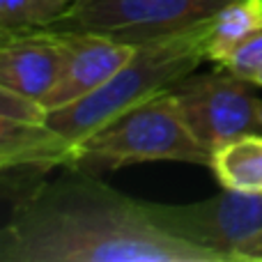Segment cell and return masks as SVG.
<instances>
[{
  "label": "cell",
  "instance_id": "6da1fadb",
  "mask_svg": "<svg viewBox=\"0 0 262 262\" xmlns=\"http://www.w3.org/2000/svg\"><path fill=\"white\" fill-rule=\"evenodd\" d=\"M0 262H221L157 226L149 203L67 168L16 200L0 232Z\"/></svg>",
  "mask_w": 262,
  "mask_h": 262
},
{
  "label": "cell",
  "instance_id": "7a4b0ae2",
  "mask_svg": "<svg viewBox=\"0 0 262 262\" xmlns=\"http://www.w3.org/2000/svg\"><path fill=\"white\" fill-rule=\"evenodd\" d=\"M207 21H200L198 26L186 28L177 35L138 46L134 58L99 90L69 106L49 111V127L78 147L83 138L104 124L170 90L177 81L193 74L205 60Z\"/></svg>",
  "mask_w": 262,
  "mask_h": 262
},
{
  "label": "cell",
  "instance_id": "3957f363",
  "mask_svg": "<svg viewBox=\"0 0 262 262\" xmlns=\"http://www.w3.org/2000/svg\"><path fill=\"white\" fill-rule=\"evenodd\" d=\"M147 161L212 166V152L191 134L168 90L83 138L74 168L101 172Z\"/></svg>",
  "mask_w": 262,
  "mask_h": 262
},
{
  "label": "cell",
  "instance_id": "277c9868",
  "mask_svg": "<svg viewBox=\"0 0 262 262\" xmlns=\"http://www.w3.org/2000/svg\"><path fill=\"white\" fill-rule=\"evenodd\" d=\"M230 0H78L44 30L92 32L131 46L198 26Z\"/></svg>",
  "mask_w": 262,
  "mask_h": 262
},
{
  "label": "cell",
  "instance_id": "5b68a950",
  "mask_svg": "<svg viewBox=\"0 0 262 262\" xmlns=\"http://www.w3.org/2000/svg\"><path fill=\"white\" fill-rule=\"evenodd\" d=\"M253 85L216 67L207 74H189L168 92L191 134L214 152L244 134H262V101L255 97Z\"/></svg>",
  "mask_w": 262,
  "mask_h": 262
},
{
  "label": "cell",
  "instance_id": "8992f818",
  "mask_svg": "<svg viewBox=\"0 0 262 262\" xmlns=\"http://www.w3.org/2000/svg\"><path fill=\"white\" fill-rule=\"evenodd\" d=\"M149 212L163 232L209 251L221 262H235L237 246L262 232V193L223 189L191 205L149 203Z\"/></svg>",
  "mask_w": 262,
  "mask_h": 262
},
{
  "label": "cell",
  "instance_id": "52a82bcc",
  "mask_svg": "<svg viewBox=\"0 0 262 262\" xmlns=\"http://www.w3.org/2000/svg\"><path fill=\"white\" fill-rule=\"evenodd\" d=\"M67 44V62L55 88L41 104L49 111L62 108L99 90L134 58L138 46L115 41L92 32H58Z\"/></svg>",
  "mask_w": 262,
  "mask_h": 262
},
{
  "label": "cell",
  "instance_id": "ba28073f",
  "mask_svg": "<svg viewBox=\"0 0 262 262\" xmlns=\"http://www.w3.org/2000/svg\"><path fill=\"white\" fill-rule=\"evenodd\" d=\"M0 88L44 101L67 62L64 37L49 30L0 37Z\"/></svg>",
  "mask_w": 262,
  "mask_h": 262
},
{
  "label": "cell",
  "instance_id": "9c48e42d",
  "mask_svg": "<svg viewBox=\"0 0 262 262\" xmlns=\"http://www.w3.org/2000/svg\"><path fill=\"white\" fill-rule=\"evenodd\" d=\"M78 147L49 122H12L0 118V168L3 170L49 172L74 168Z\"/></svg>",
  "mask_w": 262,
  "mask_h": 262
},
{
  "label": "cell",
  "instance_id": "30bf717a",
  "mask_svg": "<svg viewBox=\"0 0 262 262\" xmlns=\"http://www.w3.org/2000/svg\"><path fill=\"white\" fill-rule=\"evenodd\" d=\"M262 28V0H230L207 21L205 60L221 67L244 39Z\"/></svg>",
  "mask_w": 262,
  "mask_h": 262
},
{
  "label": "cell",
  "instance_id": "8fae6325",
  "mask_svg": "<svg viewBox=\"0 0 262 262\" xmlns=\"http://www.w3.org/2000/svg\"><path fill=\"white\" fill-rule=\"evenodd\" d=\"M212 172L228 191L262 193V134H244L212 152Z\"/></svg>",
  "mask_w": 262,
  "mask_h": 262
},
{
  "label": "cell",
  "instance_id": "7c38bea8",
  "mask_svg": "<svg viewBox=\"0 0 262 262\" xmlns=\"http://www.w3.org/2000/svg\"><path fill=\"white\" fill-rule=\"evenodd\" d=\"M78 0H0V37L44 30Z\"/></svg>",
  "mask_w": 262,
  "mask_h": 262
},
{
  "label": "cell",
  "instance_id": "4fadbf2b",
  "mask_svg": "<svg viewBox=\"0 0 262 262\" xmlns=\"http://www.w3.org/2000/svg\"><path fill=\"white\" fill-rule=\"evenodd\" d=\"M0 118L12 122H46L49 108L35 97L0 88Z\"/></svg>",
  "mask_w": 262,
  "mask_h": 262
},
{
  "label": "cell",
  "instance_id": "5bb4252c",
  "mask_svg": "<svg viewBox=\"0 0 262 262\" xmlns=\"http://www.w3.org/2000/svg\"><path fill=\"white\" fill-rule=\"evenodd\" d=\"M221 67L228 69L230 74H235V76L246 78V81L253 83V76L262 67V28L258 32H253L249 39L242 41V44L228 55V60Z\"/></svg>",
  "mask_w": 262,
  "mask_h": 262
},
{
  "label": "cell",
  "instance_id": "9a60e30c",
  "mask_svg": "<svg viewBox=\"0 0 262 262\" xmlns=\"http://www.w3.org/2000/svg\"><path fill=\"white\" fill-rule=\"evenodd\" d=\"M262 262V232L242 242L235 251V262Z\"/></svg>",
  "mask_w": 262,
  "mask_h": 262
},
{
  "label": "cell",
  "instance_id": "2e32d148",
  "mask_svg": "<svg viewBox=\"0 0 262 262\" xmlns=\"http://www.w3.org/2000/svg\"><path fill=\"white\" fill-rule=\"evenodd\" d=\"M253 83H255V85H260V88H262V67L258 69V74L253 76Z\"/></svg>",
  "mask_w": 262,
  "mask_h": 262
}]
</instances>
